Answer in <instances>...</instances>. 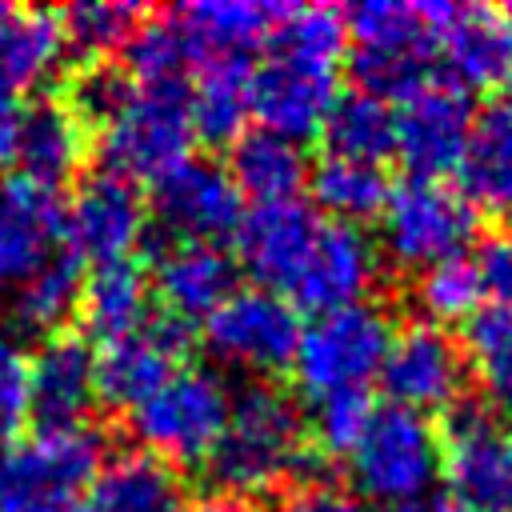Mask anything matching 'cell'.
<instances>
[{"label": "cell", "instance_id": "6da1fadb", "mask_svg": "<svg viewBox=\"0 0 512 512\" xmlns=\"http://www.w3.org/2000/svg\"><path fill=\"white\" fill-rule=\"evenodd\" d=\"M344 52V12L324 4L284 8L264 44V60L252 68V116L260 128L296 144L320 132L340 96L336 72Z\"/></svg>", "mask_w": 512, "mask_h": 512}, {"label": "cell", "instance_id": "7a4b0ae2", "mask_svg": "<svg viewBox=\"0 0 512 512\" xmlns=\"http://www.w3.org/2000/svg\"><path fill=\"white\" fill-rule=\"evenodd\" d=\"M308 460V428L288 392L248 384L232 396L224 432L208 452V476L228 496H260L284 488Z\"/></svg>", "mask_w": 512, "mask_h": 512}, {"label": "cell", "instance_id": "3957f363", "mask_svg": "<svg viewBox=\"0 0 512 512\" xmlns=\"http://www.w3.org/2000/svg\"><path fill=\"white\" fill-rule=\"evenodd\" d=\"M444 4H400V0H368L344 12L352 68L364 92L384 100H404L420 84H428L436 60Z\"/></svg>", "mask_w": 512, "mask_h": 512}, {"label": "cell", "instance_id": "277c9868", "mask_svg": "<svg viewBox=\"0 0 512 512\" xmlns=\"http://www.w3.org/2000/svg\"><path fill=\"white\" fill-rule=\"evenodd\" d=\"M104 440L88 424L0 444V512H68L96 484Z\"/></svg>", "mask_w": 512, "mask_h": 512}, {"label": "cell", "instance_id": "5b68a950", "mask_svg": "<svg viewBox=\"0 0 512 512\" xmlns=\"http://www.w3.org/2000/svg\"><path fill=\"white\" fill-rule=\"evenodd\" d=\"M104 172H116L132 184H156L176 164L192 156V116L188 84H132L120 108L96 128Z\"/></svg>", "mask_w": 512, "mask_h": 512}, {"label": "cell", "instance_id": "8992f818", "mask_svg": "<svg viewBox=\"0 0 512 512\" xmlns=\"http://www.w3.org/2000/svg\"><path fill=\"white\" fill-rule=\"evenodd\" d=\"M348 468L360 500L396 512L432 492L440 476V432L420 412H408L400 404H376L368 428L348 452Z\"/></svg>", "mask_w": 512, "mask_h": 512}, {"label": "cell", "instance_id": "52a82bcc", "mask_svg": "<svg viewBox=\"0 0 512 512\" xmlns=\"http://www.w3.org/2000/svg\"><path fill=\"white\" fill-rule=\"evenodd\" d=\"M388 344H392L388 312L368 300L312 316V324L300 328V344L292 356L296 384L312 400L368 392V384L380 380Z\"/></svg>", "mask_w": 512, "mask_h": 512}, {"label": "cell", "instance_id": "ba28073f", "mask_svg": "<svg viewBox=\"0 0 512 512\" xmlns=\"http://www.w3.org/2000/svg\"><path fill=\"white\" fill-rule=\"evenodd\" d=\"M232 408L228 384L208 368H176L152 396L128 412V428L140 448L172 464H204L216 448Z\"/></svg>", "mask_w": 512, "mask_h": 512}, {"label": "cell", "instance_id": "9c48e42d", "mask_svg": "<svg viewBox=\"0 0 512 512\" xmlns=\"http://www.w3.org/2000/svg\"><path fill=\"white\" fill-rule=\"evenodd\" d=\"M476 236V208L448 180H404L376 216L380 252L400 268H432L464 256Z\"/></svg>", "mask_w": 512, "mask_h": 512}, {"label": "cell", "instance_id": "30bf717a", "mask_svg": "<svg viewBox=\"0 0 512 512\" xmlns=\"http://www.w3.org/2000/svg\"><path fill=\"white\" fill-rule=\"evenodd\" d=\"M300 328L304 324L296 308L280 292L252 284V288H236L204 320V344L224 368H236L248 376H272L292 368Z\"/></svg>", "mask_w": 512, "mask_h": 512}, {"label": "cell", "instance_id": "8fae6325", "mask_svg": "<svg viewBox=\"0 0 512 512\" xmlns=\"http://www.w3.org/2000/svg\"><path fill=\"white\" fill-rule=\"evenodd\" d=\"M440 476L464 512H512V428L488 408H456L440 436Z\"/></svg>", "mask_w": 512, "mask_h": 512}, {"label": "cell", "instance_id": "7c38bea8", "mask_svg": "<svg viewBox=\"0 0 512 512\" xmlns=\"http://www.w3.org/2000/svg\"><path fill=\"white\" fill-rule=\"evenodd\" d=\"M148 232V204L140 188L116 172H92L64 204V248L84 268L132 260Z\"/></svg>", "mask_w": 512, "mask_h": 512}, {"label": "cell", "instance_id": "4fadbf2b", "mask_svg": "<svg viewBox=\"0 0 512 512\" xmlns=\"http://www.w3.org/2000/svg\"><path fill=\"white\" fill-rule=\"evenodd\" d=\"M240 216L244 196L216 160L188 156L152 184V220L172 244H220L236 236Z\"/></svg>", "mask_w": 512, "mask_h": 512}, {"label": "cell", "instance_id": "5bb4252c", "mask_svg": "<svg viewBox=\"0 0 512 512\" xmlns=\"http://www.w3.org/2000/svg\"><path fill=\"white\" fill-rule=\"evenodd\" d=\"M472 100L444 76L408 92L396 108V156L416 180H444L460 168L472 136Z\"/></svg>", "mask_w": 512, "mask_h": 512}, {"label": "cell", "instance_id": "9a60e30c", "mask_svg": "<svg viewBox=\"0 0 512 512\" xmlns=\"http://www.w3.org/2000/svg\"><path fill=\"white\" fill-rule=\"evenodd\" d=\"M380 380L392 396V404L408 412H448L468 380L464 348L436 324L412 320L400 332H392Z\"/></svg>", "mask_w": 512, "mask_h": 512}, {"label": "cell", "instance_id": "2e32d148", "mask_svg": "<svg viewBox=\"0 0 512 512\" xmlns=\"http://www.w3.org/2000/svg\"><path fill=\"white\" fill-rule=\"evenodd\" d=\"M380 276V248L364 228L352 224H336V220H320V232L296 272V280L288 284L284 300L296 308H308L312 316L336 312V308H352L364 304L372 284Z\"/></svg>", "mask_w": 512, "mask_h": 512}, {"label": "cell", "instance_id": "e0dca14e", "mask_svg": "<svg viewBox=\"0 0 512 512\" xmlns=\"http://www.w3.org/2000/svg\"><path fill=\"white\" fill-rule=\"evenodd\" d=\"M184 348H188V332L184 324L160 316V320H144L140 328L100 340V348L92 352L96 360V400L132 412L144 396H152L176 368H184Z\"/></svg>", "mask_w": 512, "mask_h": 512}, {"label": "cell", "instance_id": "ac0fdd59", "mask_svg": "<svg viewBox=\"0 0 512 512\" xmlns=\"http://www.w3.org/2000/svg\"><path fill=\"white\" fill-rule=\"evenodd\" d=\"M64 244V200L28 176L0 180V288H20Z\"/></svg>", "mask_w": 512, "mask_h": 512}, {"label": "cell", "instance_id": "d6986e66", "mask_svg": "<svg viewBox=\"0 0 512 512\" xmlns=\"http://www.w3.org/2000/svg\"><path fill=\"white\" fill-rule=\"evenodd\" d=\"M320 212H312L300 200H276V204H252L236 224V256L256 280V288L288 292L296 280L316 232Z\"/></svg>", "mask_w": 512, "mask_h": 512}, {"label": "cell", "instance_id": "ffe728a7", "mask_svg": "<svg viewBox=\"0 0 512 512\" xmlns=\"http://www.w3.org/2000/svg\"><path fill=\"white\" fill-rule=\"evenodd\" d=\"M148 288L168 320L204 324L236 292V264L220 244H168L152 264Z\"/></svg>", "mask_w": 512, "mask_h": 512}, {"label": "cell", "instance_id": "44dd1931", "mask_svg": "<svg viewBox=\"0 0 512 512\" xmlns=\"http://www.w3.org/2000/svg\"><path fill=\"white\" fill-rule=\"evenodd\" d=\"M436 56L444 60V80L456 88H488L512 76V32L496 8L444 4Z\"/></svg>", "mask_w": 512, "mask_h": 512}, {"label": "cell", "instance_id": "7402d4cb", "mask_svg": "<svg viewBox=\"0 0 512 512\" xmlns=\"http://www.w3.org/2000/svg\"><path fill=\"white\" fill-rule=\"evenodd\" d=\"M96 404V360L92 348L56 332L32 356V420L40 428H76Z\"/></svg>", "mask_w": 512, "mask_h": 512}, {"label": "cell", "instance_id": "603a6c76", "mask_svg": "<svg viewBox=\"0 0 512 512\" xmlns=\"http://www.w3.org/2000/svg\"><path fill=\"white\" fill-rule=\"evenodd\" d=\"M284 8L260 0H200L172 12V24L192 60H248L252 48L268 44Z\"/></svg>", "mask_w": 512, "mask_h": 512}, {"label": "cell", "instance_id": "cb8c5ba5", "mask_svg": "<svg viewBox=\"0 0 512 512\" xmlns=\"http://www.w3.org/2000/svg\"><path fill=\"white\" fill-rule=\"evenodd\" d=\"M88 124L60 100L24 104L20 144H16V176H28L44 188H56L80 172L88 160Z\"/></svg>", "mask_w": 512, "mask_h": 512}, {"label": "cell", "instance_id": "d4e9b609", "mask_svg": "<svg viewBox=\"0 0 512 512\" xmlns=\"http://www.w3.org/2000/svg\"><path fill=\"white\" fill-rule=\"evenodd\" d=\"M464 200L476 212L512 224V100H496L472 120V136L460 160Z\"/></svg>", "mask_w": 512, "mask_h": 512}, {"label": "cell", "instance_id": "484cf974", "mask_svg": "<svg viewBox=\"0 0 512 512\" xmlns=\"http://www.w3.org/2000/svg\"><path fill=\"white\" fill-rule=\"evenodd\" d=\"M64 56L60 16L44 8L0 4V96L20 100L40 88Z\"/></svg>", "mask_w": 512, "mask_h": 512}, {"label": "cell", "instance_id": "4316f807", "mask_svg": "<svg viewBox=\"0 0 512 512\" xmlns=\"http://www.w3.org/2000/svg\"><path fill=\"white\" fill-rule=\"evenodd\" d=\"M228 176L240 188V196H248L252 204L296 200L300 184L308 180V156L296 140L276 136V132L256 124L232 140Z\"/></svg>", "mask_w": 512, "mask_h": 512}, {"label": "cell", "instance_id": "83f0119b", "mask_svg": "<svg viewBox=\"0 0 512 512\" xmlns=\"http://www.w3.org/2000/svg\"><path fill=\"white\" fill-rule=\"evenodd\" d=\"M92 512H188L184 480L176 468L148 452L108 460L92 484Z\"/></svg>", "mask_w": 512, "mask_h": 512}, {"label": "cell", "instance_id": "f1b7e54d", "mask_svg": "<svg viewBox=\"0 0 512 512\" xmlns=\"http://www.w3.org/2000/svg\"><path fill=\"white\" fill-rule=\"evenodd\" d=\"M252 68L248 60H196V76L188 84V116L192 132L204 140H236L252 116Z\"/></svg>", "mask_w": 512, "mask_h": 512}, {"label": "cell", "instance_id": "f546056e", "mask_svg": "<svg viewBox=\"0 0 512 512\" xmlns=\"http://www.w3.org/2000/svg\"><path fill=\"white\" fill-rule=\"evenodd\" d=\"M148 276L136 260H112L84 272L80 284V320L96 340L124 336L148 320Z\"/></svg>", "mask_w": 512, "mask_h": 512}, {"label": "cell", "instance_id": "4dcf8cb0", "mask_svg": "<svg viewBox=\"0 0 512 512\" xmlns=\"http://www.w3.org/2000/svg\"><path fill=\"white\" fill-rule=\"evenodd\" d=\"M320 136L328 140V156H348L364 164H380L396 152V108L384 96L364 88L340 92Z\"/></svg>", "mask_w": 512, "mask_h": 512}, {"label": "cell", "instance_id": "1f68e13d", "mask_svg": "<svg viewBox=\"0 0 512 512\" xmlns=\"http://www.w3.org/2000/svg\"><path fill=\"white\" fill-rule=\"evenodd\" d=\"M308 188H312L316 208L328 220L352 224V228H360L364 220H376L392 192L380 164H364V160H348V156H324L308 172Z\"/></svg>", "mask_w": 512, "mask_h": 512}, {"label": "cell", "instance_id": "d6a6232c", "mask_svg": "<svg viewBox=\"0 0 512 512\" xmlns=\"http://www.w3.org/2000/svg\"><path fill=\"white\" fill-rule=\"evenodd\" d=\"M80 284H84V268L68 252L52 256L40 272H32L20 288H12L16 324L28 332L56 336L60 324L80 308Z\"/></svg>", "mask_w": 512, "mask_h": 512}, {"label": "cell", "instance_id": "836d02e7", "mask_svg": "<svg viewBox=\"0 0 512 512\" xmlns=\"http://www.w3.org/2000/svg\"><path fill=\"white\" fill-rule=\"evenodd\" d=\"M412 292H416V308L424 312V324H436V328L476 320L484 304V284H480L472 256H456V260L424 268Z\"/></svg>", "mask_w": 512, "mask_h": 512}, {"label": "cell", "instance_id": "e575fe53", "mask_svg": "<svg viewBox=\"0 0 512 512\" xmlns=\"http://www.w3.org/2000/svg\"><path fill=\"white\" fill-rule=\"evenodd\" d=\"M464 360L484 388V396L500 408L512 412V312L488 308L468 324L464 340Z\"/></svg>", "mask_w": 512, "mask_h": 512}, {"label": "cell", "instance_id": "d590c367", "mask_svg": "<svg viewBox=\"0 0 512 512\" xmlns=\"http://www.w3.org/2000/svg\"><path fill=\"white\" fill-rule=\"evenodd\" d=\"M56 16H60L64 48H76L88 60H104L112 52H124V44L132 40V32L144 20V8L92 0V4H72Z\"/></svg>", "mask_w": 512, "mask_h": 512}, {"label": "cell", "instance_id": "8d00e7d4", "mask_svg": "<svg viewBox=\"0 0 512 512\" xmlns=\"http://www.w3.org/2000/svg\"><path fill=\"white\" fill-rule=\"evenodd\" d=\"M120 60H124L120 68H124V76L132 84H188L184 68H188L192 56H188L172 16L168 20L144 16L140 28L132 32V40L124 44Z\"/></svg>", "mask_w": 512, "mask_h": 512}, {"label": "cell", "instance_id": "74e56055", "mask_svg": "<svg viewBox=\"0 0 512 512\" xmlns=\"http://www.w3.org/2000/svg\"><path fill=\"white\" fill-rule=\"evenodd\" d=\"M372 400L368 392H348V396H328V400H316V412H312V432L308 440L328 452V456H344L356 448L360 432L368 428V416H372Z\"/></svg>", "mask_w": 512, "mask_h": 512}, {"label": "cell", "instance_id": "f35d334b", "mask_svg": "<svg viewBox=\"0 0 512 512\" xmlns=\"http://www.w3.org/2000/svg\"><path fill=\"white\" fill-rule=\"evenodd\" d=\"M32 420V356L20 340L0 336V444Z\"/></svg>", "mask_w": 512, "mask_h": 512}, {"label": "cell", "instance_id": "ab89813d", "mask_svg": "<svg viewBox=\"0 0 512 512\" xmlns=\"http://www.w3.org/2000/svg\"><path fill=\"white\" fill-rule=\"evenodd\" d=\"M272 512H372L368 500H360L352 488L332 484V480H304L288 488Z\"/></svg>", "mask_w": 512, "mask_h": 512}, {"label": "cell", "instance_id": "60d3db41", "mask_svg": "<svg viewBox=\"0 0 512 512\" xmlns=\"http://www.w3.org/2000/svg\"><path fill=\"white\" fill-rule=\"evenodd\" d=\"M472 260L484 284V300H492V308L512 312V228L484 240V248Z\"/></svg>", "mask_w": 512, "mask_h": 512}, {"label": "cell", "instance_id": "b9f144b4", "mask_svg": "<svg viewBox=\"0 0 512 512\" xmlns=\"http://www.w3.org/2000/svg\"><path fill=\"white\" fill-rule=\"evenodd\" d=\"M20 124H24V104H20V100H12V96H0V168L16 164Z\"/></svg>", "mask_w": 512, "mask_h": 512}, {"label": "cell", "instance_id": "7bdbcfd3", "mask_svg": "<svg viewBox=\"0 0 512 512\" xmlns=\"http://www.w3.org/2000/svg\"><path fill=\"white\" fill-rule=\"evenodd\" d=\"M188 512H260L252 500L244 496H228V492H216V496H204L200 504H192Z\"/></svg>", "mask_w": 512, "mask_h": 512}, {"label": "cell", "instance_id": "ee69618b", "mask_svg": "<svg viewBox=\"0 0 512 512\" xmlns=\"http://www.w3.org/2000/svg\"><path fill=\"white\" fill-rule=\"evenodd\" d=\"M396 512H464L448 492L440 496V492H428V496H420V500H412V504H404V508H396Z\"/></svg>", "mask_w": 512, "mask_h": 512}, {"label": "cell", "instance_id": "f6af8a7d", "mask_svg": "<svg viewBox=\"0 0 512 512\" xmlns=\"http://www.w3.org/2000/svg\"><path fill=\"white\" fill-rule=\"evenodd\" d=\"M500 16H504V24H508V32H512V4H508V8H500Z\"/></svg>", "mask_w": 512, "mask_h": 512}, {"label": "cell", "instance_id": "bcb514c9", "mask_svg": "<svg viewBox=\"0 0 512 512\" xmlns=\"http://www.w3.org/2000/svg\"><path fill=\"white\" fill-rule=\"evenodd\" d=\"M68 512H92V504H84V500H80V504H76V508H68Z\"/></svg>", "mask_w": 512, "mask_h": 512}]
</instances>
